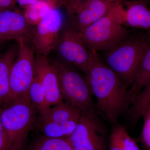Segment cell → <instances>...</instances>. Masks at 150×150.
Returning a JSON list of instances; mask_svg holds the SVG:
<instances>
[{"label": "cell", "instance_id": "cell-1", "mask_svg": "<svg viewBox=\"0 0 150 150\" xmlns=\"http://www.w3.org/2000/svg\"><path fill=\"white\" fill-rule=\"evenodd\" d=\"M90 51V59L85 75L96 100L98 115L113 124L127 111V86L113 70L100 59L97 52Z\"/></svg>", "mask_w": 150, "mask_h": 150}, {"label": "cell", "instance_id": "cell-2", "mask_svg": "<svg viewBox=\"0 0 150 150\" xmlns=\"http://www.w3.org/2000/svg\"><path fill=\"white\" fill-rule=\"evenodd\" d=\"M125 8L116 3L104 16L79 32L89 50L107 51L126 39L131 33L122 25Z\"/></svg>", "mask_w": 150, "mask_h": 150}, {"label": "cell", "instance_id": "cell-3", "mask_svg": "<svg viewBox=\"0 0 150 150\" xmlns=\"http://www.w3.org/2000/svg\"><path fill=\"white\" fill-rule=\"evenodd\" d=\"M150 44V31L131 33L112 49L105 51V63L129 88L137 67Z\"/></svg>", "mask_w": 150, "mask_h": 150}, {"label": "cell", "instance_id": "cell-4", "mask_svg": "<svg viewBox=\"0 0 150 150\" xmlns=\"http://www.w3.org/2000/svg\"><path fill=\"white\" fill-rule=\"evenodd\" d=\"M36 110L26 93L1 108L0 121L8 150H22L35 121Z\"/></svg>", "mask_w": 150, "mask_h": 150}, {"label": "cell", "instance_id": "cell-5", "mask_svg": "<svg viewBox=\"0 0 150 150\" xmlns=\"http://www.w3.org/2000/svg\"><path fill=\"white\" fill-rule=\"evenodd\" d=\"M51 62L57 71L63 100L77 108L81 114L98 117L93 95L85 76L58 59Z\"/></svg>", "mask_w": 150, "mask_h": 150}, {"label": "cell", "instance_id": "cell-6", "mask_svg": "<svg viewBox=\"0 0 150 150\" xmlns=\"http://www.w3.org/2000/svg\"><path fill=\"white\" fill-rule=\"evenodd\" d=\"M17 43L18 51L11 67L10 93L6 105L27 93L35 76L36 55L33 48L28 42Z\"/></svg>", "mask_w": 150, "mask_h": 150}, {"label": "cell", "instance_id": "cell-7", "mask_svg": "<svg viewBox=\"0 0 150 150\" xmlns=\"http://www.w3.org/2000/svg\"><path fill=\"white\" fill-rule=\"evenodd\" d=\"M55 50L58 60L85 75L87 72L90 51L81 40L79 32L71 25L62 28Z\"/></svg>", "mask_w": 150, "mask_h": 150}, {"label": "cell", "instance_id": "cell-8", "mask_svg": "<svg viewBox=\"0 0 150 150\" xmlns=\"http://www.w3.org/2000/svg\"><path fill=\"white\" fill-rule=\"evenodd\" d=\"M63 26L62 13L55 7L33 26L28 42L35 55L47 57L55 50Z\"/></svg>", "mask_w": 150, "mask_h": 150}, {"label": "cell", "instance_id": "cell-9", "mask_svg": "<svg viewBox=\"0 0 150 150\" xmlns=\"http://www.w3.org/2000/svg\"><path fill=\"white\" fill-rule=\"evenodd\" d=\"M68 138L73 150H108L106 129L98 117L81 114L74 131Z\"/></svg>", "mask_w": 150, "mask_h": 150}, {"label": "cell", "instance_id": "cell-10", "mask_svg": "<svg viewBox=\"0 0 150 150\" xmlns=\"http://www.w3.org/2000/svg\"><path fill=\"white\" fill-rule=\"evenodd\" d=\"M115 4L108 0H67L65 4L70 24L80 32L104 16Z\"/></svg>", "mask_w": 150, "mask_h": 150}, {"label": "cell", "instance_id": "cell-11", "mask_svg": "<svg viewBox=\"0 0 150 150\" xmlns=\"http://www.w3.org/2000/svg\"><path fill=\"white\" fill-rule=\"evenodd\" d=\"M33 28L19 11H0V38L3 42L15 40L28 42Z\"/></svg>", "mask_w": 150, "mask_h": 150}, {"label": "cell", "instance_id": "cell-12", "mask_svg": "<svg viewBox=\"0 0 150 150\" xmlns=\"http://www.w3.org/2000/svg\"><path fill=\"white\" fill-rule=\"evenodd\" d=\"M35 75L39 78L45 90L46 108L64 101L57 71L47 57L36 55Z\"/></svg>", "mask_w": 150, "mask_h": 150}, {"label": "cell", "instance_id": "cell-13", "mask_svg": "<svg viewBox=\"0 0 150 150\" xmlns=\"http://www.w3.org/2000/svg\"><path fill=\"white\" fill-rule=\"evenodd\" d=\"M126 8L123 18L125 27L150 31V9L146 3L139 0L124 1Z\"/></svg>", "mask_w": 150, "mask_h": 150}, {"label": "cell", "instance_id": "cell-14", "mask_svg": "<svg viewBox=\"0 0 150 150\" xmlns=\"http://www.w3.org/2000/svg\"><path fill=\"white\" fill-rule=\"evenodd\" d=\"M150 81V44L137 67L133 81L128 88L126 96L128 110L135 102L140 92Z\"/></svg>", "mask_w": 150, "mask_h": 150}, {"label": "cell", "instance_id": "cell-15", "mask_svg": "<svg viewBox=\"0 0 150 150\" xmlns=\"http://www.w3.org/2000/svg\"><path fill=\"white\" fill-rule=\"evenodd\" d=\"M18 43L0 54V107L5 106L10 93V74L11 67L16 57Z\"/></svg>", "mask_w": 150, "mask_h": 150}, {"label": "cell", "instance_id": "cell-16", "mask_svg": "<svg viewBox=\"0 0 150 150\" xmlns=\"http://www.w3.org/2000/svg\"><path fill=\"white\" fill-rule=\"evenodd\" d=\"M41 123L64 122L79 119L81 112L67 103L62 102L40 111Z\"/></svg>", "mask_w": 150, "mask_h": 150}, {"label": "cell", "instance_id": "cell-17", "mask_svg": "<svg viewBox=\"0 0 150 150\" xmlns=\"http://www.w3.org/2000/svg\"><path fill=\"white\" fill-rule=\"evenodd\" d=\"M79 119L67 122L41 123V131L44 137L50 138H68L74 131Z\"/></svg>", "mask_w": 150, "mask_h": 150}, {"label": "cell", "instance_id": "cell-18", "mask_svg": "<svg viewBox=\"0 0 150 150\" xmlns=\"http://www.w3.org/2000/svg\"><path fill=\"white\" fill-rule=\"evenodd\" d=\"M56 0H38L25 8L24 14L30 24L34 26L54 8Z\"/></svg>", "mask_w": 150, "mask_h": 150}, {"label": "cell", "instance_id": "cell-19", "mask_svg": "<svg viewBox=\"0 0 150 150\" xmlns=\"http://www.w3.org/2000/svg\"><path fill=\"white\" fill-rule=\"evenodd\" d=\"M150 105V81L140 92L127 112L130 122L136 124Z\"/></svg>", "mask_w": 150, "mask_h": 150}, {"label": "cell", "instance_id": "cell-20", "mask_svg": "<svg viewBox=\"0 0 150 150\" xmlns=\"http://www.w3.org/2000/svg\"><path fill=\"white\" fill-rule=\"evenodd\" d=\"M32 150H73L68 138H50L43 137L35 142Z\"/></svg>", "mask_w": 150, "mask_h": 150}, {"label": "cell", "instance_id": "cell-21", "mask_svg": "<svg viewBox=\"0 0 150 150\" xmlns=\"http://www.w3.org/2000/svg\"><path fill=\"white\" fill-rule=\"evenodd\" d=\"M112 125L108 139V150H133L131 143L124 137L126 128L117 123Z\"/></svg>", "mask_w": 150, "mask_h": 150}, {"label": "cell", "instance_id": "cell-22", "mask_svg": "<svg viewBox=\"0 0 150 150\" xmlns=\"http://www.w3.org/2000/svg\"><path fill=\"white\" fill-rule=\"evenodd\" d=\"M30 102L38 112L46 108V93L41 81L35 75V78L30 85L28 91Z\"/></svg>", "mask_w": 150, "mask_h": 150}, {"label": "cell", "instance_id": "cell-23", "mask_svg": "<svg viewBox=\"0 0 150 150\" xmlns=\"http://www.w3.org/2000/svg\"><path fill=\"white\" fill-rule=\"evenodd\" d=\"M142 117L144 124L141 133V141L146 149L150 150V105Z\"/></svg>", "mask_w": 150, "mask_h": 150}, {"label": "cell", "instance_id": "cell-24", "mask_svg": "<svg viewBox=\"0 0 150 150\" xmlns=\"http://www.w3.org/2000/svg\"><path fill=\"white\" fill-rule=\"evenodd\" d=\"M1 107H0V109ZM0 150H8L5 133L0 121Z\"/></svg>", "mask_w": 150, "mask_h": 150}, {"label": "cell", "instance_id": "cell-25", "mask_svg": "<svg viewBox=\"0 0 150 150\" xmlns=\"http://www.w3.org/2000/svg\"><path fill=\"white\" fill-rule=\"evenodd\" d=\"M17 0H0V11L13 8Z\"/></svg>", "mask_w": 150, "mask_h": 150}, {"label": "cell", "instance_id": "cell-26", "mask_svg": "<svg viewBox=\"0 0 150 150\" xmlns=\"http://www.w3.org/2000/svg\"><path fill=\"white\" fill-rule=\"evenodd\" d=\"M38 0H17V3L22 7L25 8L37 2Z\"/></svg>", "mask_w": 150, "mask_h": 150}, {"label": "cell", "instance_id": "cell-27", "mask_svg": "<svg viewBox=\"0 0 150 150\" xmlns=\"http://www.w3.org/2000/svg\"><path fill=\"white\" fill-rule=\"evenodd\" d=\"M113 3H123L124 0H108Z\"/></svg>", "mask_w": 150, "mask_h": 150}, {"label": "cell", "instance_id": "cell-28", "mask_svg": "<svg viewBox=\"0 0 150 150\" xmlns=\"http://www.w3.org/2000/svg\"><path fill=\"white\" fill-rule=\"evenodd\" d=\"M139 1L146 3L148 5L150 4V0H139Z\"/></svg>", "mask_w": 150, "mask_h": 150}, {"label": "cell", "instance_id": "cell-29", "mask_svg": "<svg viewBox=\"0 0 150 150\" xmlns=\"http://www.w3.org/2000/svg\"><path fill=\"white\" fill-rule=\"evenodd\" d=\"M2 42H3V41H2V40H1V38H0V43H2Z\"/></svg>", "mask_w": 150, "mask_h": 150}, {"label": "cell", "instance_id": "cell-30", "mask_svg": "<svg viewBox=\"0 0 150 150\" xmlns=\"http://www.w3.org/2000/svg\"><path fill=\"white\" fill-rule=\"evenodd\" d=\"M92 1H97V0H92Z\"/></svg>", "mask_w": 150, "mask_h": 150}, {"label": "cell", "instance_id": "cell-31", "mask_svg": "<svg viewBox=\"0 0 150 150\" xmlns=\"http://www.w3.org/2000/svg\"><path fill=\"white\" fill-rule=\"evenodd\" d=\"M32 150V149H30V150Z\"/></svg>", "mask_w": 150, "mask_h": 150}]
</instances>
